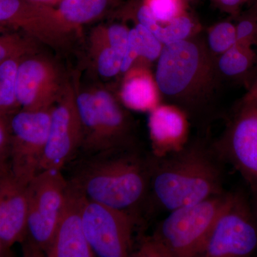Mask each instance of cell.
<instances>
[{
	"label": "cell",
	"instance_id": "obj_1",
	"mask_svg": "<svg viewBox=\"0 0 257 257\" xmlns=\"http://www.w3.org/2000/svg\"><path fill=\"white\" fill-rule=\"evenodd\" d=\"M152 157L142 145L81 155L72 161L69 181L89 200L143 219L150 193Z\"/></svg>",
	"mask_w": 257,
	"mask_h": 257
},
{
	"label": "cell",
	"instance_id": "obj_2",
	"mask_svg": "<svg viewBox=\"0 0 257 257\" xmlns=\"http://www.w3.org/2000/svg\"><path fill=\"white\" fill-rule=\"evenodd\" d=\"M152 155L147 212L175 210L225 192L224 164L207 138L189 140L165 156Z\"/></svg>",
	"mask_w": 257,
	"mask_h": 257
},
{
	"label": "cell",
	"instance_id": "obj_3",
	"mask_svg": "<svg viewBox=\"0 0 257 257\" xmlns=\"http://www.w3.org/2000/svg\"><path fill=\"white\" fill-rule=\"evenodd\" d=\"M162 99L206 126L215 112L219 74L215 58L198 35L164 45L155 73Z\"/></svg>",
	"mask_w": 257,
	"mask_h": 257
},
{
	"label": "cell",
	"instance_id": "obj_4",
	"mask_svg": "<svg viewBox=\"0 0 257 257\" xmlns=\"http://www.w3.org/2000/svg\"><path fill=\"white\" fill-rule=\"evenodd\" d=\"M228 192L170 211L150 236L135 247L137 257H197L224 207Z\"/></svg>",
	"mask_w": 257,
	"mask_h": 257
},
{
	"label": "cell",
	"instance_id": "obj_5",
	"mask_svg": "<svg viewBox=\"0 0 257 257\" xmlns=\"http://www.w3.org/2000/svg\"><path fill=\"white\" fill-rule=\"evenodd\" d=\"M68 179L62 170L41 171L28 184L24 256H45L63 208Z\"/></svg>",
	"mask_w": 257,
	"mask_h": 257
},
{
	"label": "cell",
	"instance_id": "obj_6",
	"mask_svg": "<svg viewBox=\"0 0 257 257\" xmlns=\"http://www.w3.org/2000/svg\"><path fill=\"white\" fill-rule=\"evenodd\" d=\"M257 253V218L241 191L228 192L224 207L197 257H248Z\"/></svg>",
	"mask_w": 257,
	"mask_h": 257
},
{
	"label": "cell",
	"instance_id": "obj_7",
	"mask_svg": "<svg viewBox=\"0 0 257 257\" xmlns=\"http://www.w3.org/2000/svg\"><path fill=\"white\" fill-rule=\"evenodd\" d=\"M142 221L141 218L130 213L86 199L83 226L94 256H133L134 233Z\"/></svg>",
	"mask_w": 257,
	"mask_h": 257
},
{
	"label": "cell",
	"instance_id": "obj_8",
	"mask_svg": "<svg viewBox=\"0 0 257 257\" xmlns=\"http://www.w3.org/2000/svg\"><path fill=\"white\" fill-rule=\"evenodd\" d=\"M52 107L20 109L10 116L8 164L23 183L28 184L38 173L48 139Z\"/></svg>",
	"mask_w": 257,
	"mask_h": 257
},
{
	"label": "cell",
	"instance_id": "obj_9",
	"mask_svg": "<svg viewBox=\"0 0 257 257\" xmlns=\"http://www.w3.org/2000/svg\"><path fill=\"white\" fill-rule=\"evenodd\" d=\"M211 146L224 164H229L257 195V101L241 103L222 135Z\"/></svg>",
	"mask_w": 257,
	"mask_h": 257
},
{
	"label": "cell",
	"instance_id": "obj_10",
	"mask_svg": "<svg viewBox=\"0 0 257 257\" xmlns=\"http://www.w3.org/2000/svg\"><path fill=\"white\" fill-rule=\"evenodd\" d=\"M82 142L75 84L66 82L52 107L48 139L38 173L46 170H62L77 157Z\"/></svg>",
	"mask_w": 257,
	"mask_h": 257
},
{
	"label": "cell",
	"instance_id": "obj_11",
	"mask_svg": "<svg viewBox=\"0 0 257 257\" xmlns=\"http://www.w3.org/2000/svg\"><path fill=\"white\" fill-rule=\"evenodd\" d=\"M0 24L56 50L67 49L74 34L62 21L55 8L28 0H0Z\"/></svg>",
	"mask_w": 257,
	"mask_h": 257
},
{
	"label": "cell",
	"instance_id": "obj_12",
	"mask_svg": "<svg viewBox=\"0 0 257 257\" xmlns=\"http://www.w3.org/2000/svg\"><path fill=\"white\" fill-rule=\"evenodd\" d=\"M66 82L57 64L36 53L20 59L16 74V95L20 109L39 110L52 107Z\"/></svg>",
	"mask_w": 257,
	"mask_h": 257
},
{
	"label": "cell",
	"instance_id": "obj_13",
	"mask_svg": "<svg viewBox=\"0 0 257 257\" xmlns=\"http://www.w3.org/2000/svg\"><path fill=\"white\" fill-rule=\"evenodd\" d=\"M85 196L68 180V188L47 257H94L84 234L83 210Z\"/></svg>",
	"mask_w": 257,
	"mask_h": 257
},
{
	"label": "cell",
	"instance_id": "obj_14",
	"mask_svg": "<svg viewBox=\"0 0 257 257\" xmlns=\"http://www.w3.org/2000/svg\"><path fill=\"white\" fill-rule=\"evenodd\" d=\"M28 184L19 180L8 162L0 165V239L11 248L22 243L26 228Z\"/></svg>",
	"mask_w": 257,
	"mask_h": 257
},
{
	"label": "cell",
	"instance_id": "obj_15",
	"mask_svg": "<svg viewBox=\"0 0 257 257\" xmlns=\"http://www.w3.org/2000/svg\"><path fill=\"white\" fill-rule=\"evenodd\" d=\"M92 88L97 106L101 152L141 145L135 123L116 96L104 87Z\"/></svg>",
	"mask_w": 257,
	"mask_h": 257
},
{
	"label": "cell",
	"instance_id": "obj_16",
	"mask_svg": "<svg viewBox=\"0 0 257 257\" xmlns=\"http://www.w3.org/2000/svg\"><path fill=\"white\" fill-rule=\"evenodd\" d=\"M148 128L151 153L163 157L179 151L189 141L191 121L178 106L161 103L149 112Z\"/></svg>",
	"mask_w": 257,
	"mask_h": 257
},
{
	"label": "cell",
	"instance_id": "obj_17",
	"mask_svg": "<svg viewBox=\"0 0 257 257\" xmlns=\"http://www.w3.org/2000/svg\"><path fill=\"white\" fill-rule=\"evenodd\" d=\"M122 75L116 97L125 108L150 112L162 102V94L150 67L135 64Z\"/></svg>",
	"mask_w": 257,
	"mask_h": 257
},
{
	"label": "cell",
	"instance_id": "obj_18",
	"mask_svg": "<svg viewBox=\"0 0 257 257\" xmlns=\"http://www.w3.org/2000/svg\"><path fill=\"white\" fill-rule=\"evenodd\" d=\"M120 0H62L55 7L57 14L75 33L83 25L102 18L119 5Z\"/></svg>",
	"mask_w": 257,
	"mask_h": 257
},
{
	"label": "cell",
	"instance_id": "obj_19",
	"mask_svg": "<svg viewBox=\"0 0 257 257\" xmlns=\"http://www.w3.org/2000/svg\"><path fill=\"white\" fill-rule=\"evenodd\" d=\"M75 90L76 102L82 131V145L79 154L89 155L98 153L101 152L100 130L92 88L81 89L75 84Z\"/></svg>",
	"mask_w": 257,
	"mask_h": 257
},
{
	"label": "cell",
	"instance_id": "obj_20",
	"mask_svg": "<svg viewBox=\"0 0 257 257\" xmlns=\"http://www.w3.org/2000/svg\"><path fill=\"white\" fill-rule=\"evenodd\" d=\"M256 54L252 47L236 43L215 59L219 75L239 78L248 73L256 63Z\"/></svg>",
	"mask_w": 257,
	"mask_h": 257
},
{
	"label": "cell",
	"instance_id": "obj_21",
	"mask_svg": "<svg viewBox=\"0 0 257 257\" xmlns=\"http://www.w3.org/2000/svg\"><path fill=\"white\" fill-rule=\"evenodd\" d=\"M89 49L94 67L101 77L112 78L121 74L122 55L94 31L89 36Z\"/></svg>",
	"mask_w": 257,
	"mask_h": 257
},
{
	"label": "cell",
	"instance_id": "obj_22",
	"mask_svg": "<svg viewBox=\"0 0 257 257\" xmlns=\"http://www.w3.org/2000/svg\"><path fill=\"white\" fill-rule=\"evenodd\" d=\"M199 30V25L195 19L188 12H186L167 23H159L153 34L166 45L196 36Z\"/></svg>",
	"mask_w": 257,
	"mask_h": 257
},
{
	"label": "cell",
	"instance_id": "obj_23",
	"mask_svg": "<svg viewBox=\"0 0 257 257\" xmlns=\"http://www.w3.org/2000/svg\"><path fill=\"white\" fill-rule=\"evenodd\" d=\"M21 58L0 63V114H12L21 109L16 95L17 69Z\"/></svg>",
	"mask_w": 257,
	"mask_h": 257
},
{
	"label": "cell",
	"instance_id": "obj_24",
	"mask_svg": "<svg viewBox=\"0 0 257 257\" xmlns=\"http://www.w3.org/2000/svg\"><path fill=\"white\" fill-rule=\"evenodd\" d=\"M40 43L23 32H0V63L38 52Z\"/></svg>",
	"mask_w": 257,
	"mask_h": 257
},
{
	"label": "cell",
	"instance_id": "obj_25",
	"mask_svg": "<svg viewBox=\"0 0 257 257\" xmlns=\"http://www.w3.org/2000/svg\"><path fill=\"white\" fill-rule=\"evenodd\" d=\"M205 43L211 55L216 59L236 45L235 24L230 21L214 24L207 30Z\"/></svg>",
	"mask_w": 257,
	"mask_h": 257
},
{
	"label": "cell",
	"instance_id": "obj_26",
	"mask_svg": "<svg viewBox=\"0 0 257 257\" xmlns=\"http://www.w3.org/2000/svg\"><path fill=\"white\" fill-rule=\"evenodd\" d=\"M134 28L138 33L140 52V59L135 64L150 67V64L158 60L163 50L164 45L153 32L143 25L136 23Z\"/></svg>",
	"mask_w": 257,
	"mask_h": 257
},
{
	"label": "cell",
	"instance_id": "obj_27",
	"mask_svg": "<svg viewBox=\"0 0 257 257\" xmlns=\"http://www.w3.org/2000/svg\"><path fill=\"white\" fill-rule=\"evenodd\" d=\"M160 23H167L187 12L184 0H142Z\"/></svg>",
	"mask_w": 257,
	"mask_h": 257
},
{
	"label": "cell",
	"instance_id": "obj_28",
	"mask_svg": "<svg viewBox=\"0 0 257 257\" xmlns=\"http://www.w3.org/2000/svg\"><path fill=\"white\" fill-rule=\"evenodd\" d=\"M236 43L252 47L257 44V12L251 5L249 9L236 18Z\"/></svg>",
	"mask_w": 257,
	"mask_h": 257
},
{
	"label": "cell",
	"instance_id": "obj_29",
	"mask_svg": "<svg viewBox=\"0 0 257 257\" xmlns=\"http://www.w3.org/2000/svg\"><path fill=\"white\" fill-rule=\"evenodd\" d=\"M92 31L99 35L111 48L124 57L130 31V29L126 25L121 24L99 25L93 29Z\"/></svg>",
	"mask_w": 257,
	"mask_h": 257
},
{
	"label": "cell",
	"instance_id": "obj_30",
	"mask_svg": "<svg viewBox=\"0 0 257 257\" xmlns=\"http://www.w3.org/2000/svg\"><path fill=\"white\" fill-rule=\"evenodd\" d=\"M140 42L135 28L130 29L127 46L121 63V74H123L138 62L140 59Z\"/></svg>",
	"mask_w": 257,
	"mask_h": 257
},
{
	"label": "cell",
	"instance_id": "obj_31",
	"mask_svg": "<svg viewBox=\"0 0 257 257\" xmlns=\"http://www.w3.org/2000/svg\"><path fill=\"white\" fill-rule=\"evenodd\" d=\"M10 116L11 114H0V165L6 163L9 159Z\"/></svg>",
	"mask_w": 257,
	"mask_h": 257
},
{
	"label": "cell",
	"instance_id": "obj_32",
	"mask_svg": "<svg viewBox=\"0 0 257 257\" xmlns=\"http://www.w3.org/2000/svg\"><path fill=\"white\" fill-rule=\"evenodd\" d=\"M216 7L224 13L237 18L241 13V8L248 3L247 0H213Z\"/></svg>",
	"mask_w": 257,
	"mask_h": 257
},
{
	"label": "cell",
	"instance_id": "obj_33",
	"mask_svg": "<svg viewBox=\"0 0 257 257\" xmlns=\"http://www.w3.org/2000/svg\"><path fill=\"white\" fill-rule=\"evenodd\" d=\"M257 101V77L248 87L247 92L245 93L241 103L256 102Z\"/></svg>",
	"mask_w": 257,
	"mask_h": 257
},
{
	"label": "cell",
	"instance_id": "obj_34",
	"mask_svg": "<svg viewBox=\"0 0 257 257\" xmlns=\"http://www.w3.org/2000/svg\"><path fill=\"white\" fill-rule=\"evenodd\" d=\"M28 1L32 2V3H35V4L55 8L60 4L62 0H28Z\"/></svg>",
	"mask_w": 257,
	"mask_h": 257
},
{
	"label": "cell",
	"instance_id": "obj_35",
	"mask_svg": "<svg viewBox=\"0 0 257 257\" xmlns=\"http://www.w3.org/2000/svg\"><path fill=\"white\" fill-rule=\"evenodd\" d=\"M9 246H7L3 240L0 239V257L12 256L13 253Z\"/></svg>",
	"mask_w": 257,
	"mask_h": 257
},
{
	"label": "cell",
	"instance_id": "obj_36",
	"mask_svg": "<svg viewBox=\"0 0 257 257\" xmlns=\"http://www.w3.org/2000/svg\"><path fill=\"white\" fill-rule=\"evenodd\" d=\"M252 197L253 200L251 203H252L253 211H254L255 214H256L257 218V195L252 196Z\"/></svg>",
	"mask_w": 257,
	"mask_h": 257
},
{
	"label": "cell",
	"instance_id": "obj_37",
	"mask_svg": "<svg viewBox=\"0 0 257 257\" xmlns=\"http://www.w3.org/2000/svg\"><path fill=\"white\" fill-rule=\"evenodd\" d=\"M10 30H13V29L10 28V27L6 26V25L0 24V32H5Z\"/></svg>",
	"mask_w": 257,
	"mask_h": 257
},
{
	"label": "cell",
	"instance_id": "obj_38",
	"mask_svg": "<svg viewBox=\"0 0 257 257\" xmlns=\"http://www.w3.org/2000/svg\"><path fill=\"white\" fill-rule=\"evenodd\" d=\"M251 5L254 7L255 10H256L257 12V0H253V2H251Z\"/></svg>",
	"mask_w": 257,
	"mask_h": 257
},
{
	"label": "cell",
	"instance_id": "obj_39",
	"mask_svg": "<svg viewBox=\"0 0 257 257\" xmlns=\"http://www.w3.org/2000/svg\"><path fill=\"white\" fill-rule=\"evenodd\" d=\"M253 0H247L248 3H251V2H253Z\"/></svg>",
	"mask_w": 257,
	"mask_h": 257
},
{
	"label": "cell",
	"instance_id": "obj_40",
	"mask_svg": "<svg viewBox=\"0 0 257 257\" xmlns=\"http://www.w3.org/2000/svg\"><path fill=\"white\" fill-rule=\"evenodd\" d=\"M184 1L187 2L188 3V2L191 1V0H184Z\"/></svg>",
	"mask_w": 257,
	"mask_h": 257
}]
</instances>
